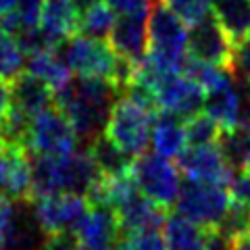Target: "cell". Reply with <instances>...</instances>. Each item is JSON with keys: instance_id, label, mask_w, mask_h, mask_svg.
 <instances>
[{"instance_id": "6da1fadb", "label": "cell", "mask_w": 250, "mask_h": 250, "mask_svg": "<svg viewBox=\"0 0 250 250\" xmlns=\"http://www.w3.org/2000/svg\"><path fill=\"white\" fill-rule=\"evenodd\" d=\"M117 94L119 90L113 83L80 75L54 92V104L69 117L77 138L90 144L103 136L111 108L117 103Z\"/></svg>"}, {"instance_id": "7a4b0ae2", "label": "cell", "mask_w": 250, "mask_h": 250, "mask_svg": "<svg viewBox=\"0 0 250 250\" xmlns=\"http://www.w3.org/2000/svg\"><path fill=\"white\" fill-rule=\"evenodd\" d=\"M100 175L103 173L90 148H82L67 156L31 154V200L50 194L85 196Z\"/></svg>"}, {"instance_id": "3957f363", "label": "cell", "mask_w": 250, "mask_h": 250, "mask_svg": "<svg viewBox=\"0 0 250 250\" xmlns=\"http://www.w3.org/2000/svg\"><path fill=\"white\" fill-rule=\"evenodd\" d=\"M152 123H154V113L148 108L131 103L125 96L117 98V103L111 108L108 115L104 136L117 144L123 152L129 156H140L150 144L152 138Z\"/></svg>"}, {"instance_id": "277c9868", "label": "cell", "mask_w": 250, "mask_h": 250, "mask_svg": "<svg viewBox=\"0 0 250 250\" xmlns=\"http://www.w3.org/2000/svg\"><path fill=\"white\" fill-rule=\"evenodd\" d=\"M131 173L136 177L138 190L159 207L169 208L177 202L182 179L177 165H173L171 159L156 152H144L134 159Z\"/></svg>"}, {"instance_id": "5b68a950", "label": "cell", "mask_w": 250, "mask_h": 250, "mask_svg": "<svg viewBox=\"0 0 250 250\" xmlns=\"http://www.w3.org/2000/svg\"><path fill=\"white\" fill-rule=\"evenodd\" d=\"M62 57L67 65L82 77H96L108 83H117L119 54L104 40H94L83 34H75L62 44ZM117 88V85H115Z\"/></svg>"}, {"instance_id": "8992f818", "label": "cell", "mask_w": 250, "mask_h": 250, "mask_svg": "<svg viewBox=\"0 0 250 250\" xmlns=\"http://www.w3.org/2000/svg\"><path fill=\"white\" fill-rule=\"evenodd\" d=\"M77 142L80 138L69 117L57 104H52L31 119L25 148L31 154L67 156L77 150Z\"/></svg>"}, {"instance_id": "52a82bcc", "label": "cell", "mask_w": 250, "mask_h": 250, "mask_svg": "<svg viewBox=\"0 0 250 250\" xmlns=\"http://www.w3.org/2000/svg\"><path fill=\"white\" fill-rule=\"evenodd\" d=\"M177 213L190 219L200 228H219L225 213L231 207L229 192L225 186L202 184V182H186L182 184V192L177 196Z\"/></svg>"}, {"instance_id": "ba28073f", "label": "cell", "mask_w": 250, "mask_h": 250, "mask_svg": "<svg viewBox=\"0 0 250 250\" xmlns=\"http://www.w3.org/2000/svg\"><path fill=\"white\" fill-rule=\"evenodd\" d=\"M148 50L175 62L184 73L188 61V29L186 23L163 4V0H152L148 13Z\"/></svg>"}, {"instance_id": "9c48e42d", "label": "cell", "mask_w": 250, "mask_h": 250, "mask_svg": "<svg viewBox=\"0 0 250 250\" xmlns=\"http://www.w3.org/2000/svg\"><path fill=\"white\" fill-rule=\"evenodd\" d=\"M188 57L231 71L233 42L215 17V13L192 25L188 31Z\"/></svg>"}, {"instance_id": "30bf717a", "label": "cell", "mask_w": 250, "mask_h": 250, "mask_svg": "<svg viewBox=\"0 0 250 250\" xmlns=\"http://www.w3.org/2000/svg\"><path fill=\"white\" fill-rule=\"evenodd\" d=\"M90 210V202L82 194H50L34 198V215L46 236L75 231Z\"/></svg>"}, {"instance_id": "8fae6325", "label": "cell", "mask_w": 250, "mask_h": 250, "mask_svg": "<svg viewBox=\"0 0 250 250\" xmlns=\"http://www.w3.org/2000/svg\"><path fill=\"white\" fill-rule=\"evenodd\" d=\"M177 169L188 182L229 186L236 169L229 167L217 144L190 146L177 156Z\"/></svg>"}, {"instance_id": "7c38bea8", "label": "cell", "mask_w": 250, "mask_h": 250, "mask_svg": "<svg viewBox=\"0 0 250 250\" xmlns=\"http://www.w3.org/2000/svg\"><path fill=\"white\" fill-rule=\"evenodd\" d=\"M0 196L13 202L31 200V154L21 144H6L0 152Z\"/></svg>"}, {"instance_id": "4fadbf2b", "label": "cell", "mask_w": 250, "mask_h": 250, "mask_svg": "<svg viewBox=\"0 0 250 250\" xmlns=\"http://www.w3.org/2000/svg\"><path fill=\"white\" fill-rule=\"evenodd\" d=\"M205 100H207L205 88L194 82L192 77H188L186 73L173 75L156 92L159 111L171 113L186 121L205 108Z\"/></svg>"}, {"instance_id": "5bb4252c", "label": "cell", "mask_w": 250, "mask_h": 250, "mask_svg": "<svg viewBox=\"0 0 250 250\" xmlns=\"http://www.w3.org/2000/svg\"><path fill=\"white\" fill-rule=\"evenodd\" d=\"M108 44L119 57L140 62L148 52V15H117Z\"/></svg>"}, {"instance_id": "9a60e30c", "label": "cell", "mask_w": 250, "mask_h": 250, "mask_svg": "<svg viewBox=\"0 0 250 250\" xmlns=\"http://www.w3.org/2000/svg\"><path fill=\"white\" fill-rule=\"evenodd\" d=\"M119 233H136V231H159L167 221V208L159 207L142 192H136L115 208Z\"/></svg>"}, {"instance_id": "2e32d148", "label": "cell", "mask_w": 250, "mask_h": 250, "mask_svg": "<svg viewBox=\"0 0 250 250\" xmlns=\"http://www.w3.org/2000/svg\"><path fill=\"white\" fill-rule=\"evenodd\" d=\"M40 29L52 48H59L75 36V31H80V13L71 0H44Z\"/></svg>"}, {"instance_id": "e0dca14e", "label": "cell", "mask_w": 250, "mask_h": 250, "mask_svg": "<svg viewBox=\"0 0 250 250\" xmlns=\"http://www.w3.org/2000/svg\"><path fill=\"white\" fill-rule=\"evenodd\" d=\"M75 236L80 244L111 250L115 240L119 238V223L113 208L108 207H90L85 217L75 228Z\"/></svg>"}, {"instance_id": "ac0fdd59", "label": "cell", "mask_w": 250, "mask_h": 250, "mask_svg": "<svg viewBox=\"0 0 250 250\" xmlns=\"http://www.w3.org/2000/svg\"><path fill=\"white\" fill-rule=\"evenodd\" d=\"M11 88H13V104L21 108L25 115H29L31 119L54 104V90L27 71L15 77L11 82Z\"/></svg>"}, {"instance_id": "d6986e66", "label": "cell", "mask_w": 250, "mask_h": 250, "mask_svg": "<svg viewBox=\"0 0 250 250\" xmlns=\"http://www.w3.org/2000/svg\"><path fill=\"white\" fill-rule=\"evenodd\" d=\"M150 146L154 148L156 154L167 156V159H177L188 148L186 123H182L179 117L171 115V113L156 111L154 123H152Z\"/></svg>"}, {"instance_id": "ffe728a7", "label": "cell", "mask_w": 250, "mask_h": 250, "mask_svg": "<svg viewBox=\"0 0 250 250\" xmlns=\"http://www.w3.org/2000/svg\"><path fill=\"white\" fill-rule=\"evenodd\" d=\"M205 113L208 117H213L221 125V129L236 127L238 123L248 121L244 115V96L238 90V83L208 92L205 100Z\"/></svg>"}, {"instance_id": "44dd1931", "label": "cell", "mask_w": 250, "mask_h": 250, "mask_svg": "<svg viewBox=\"0 0 250 250\" xmlns=\"http://www.w3.org/2000/svg\"><path fill=\"white\" fill-rule=\"evenodd\" d=\"M25 71L36 75L44 83H48L54 92H59L71 82V67L67 65V61L59 52V48L42 50L34 57H29Z\"/></svg>"}, {"instance_id": "7402d4cb", "label": "cell", "mask_w": 250, "mask_h": 250, "mask_svg": "<svg viewBox=\"0 0 250 250\" xmlns=\"http://www.w3.org/2000/svg\"><path fill=\"white\" fill-rule=\"evenodd\" d=\"M163 238L167 250H205L207 228H200L184 215H169L163 225Z\"/></svg>"}, {"instance_id": "603a6c76", "label": "cell", "mask_w": 250, "mask_h": 250, "mask_svg": "<svg viewBox=\"0 0 250 250\" xmlns=\"http://www.w3.org/2000/svg\"><path fill=\"white\" fill-rule=\"evenodd\" d=\"M213 13L233 44L250 34V0H213Z\"/></svg>"}, {"instance_id": "cb8c5ba5", "label": "cell", "mask_w": 250, "mask_h": 250, "mask_svg": "<svg viewBox=\"0 0 250 250\" xmlns=\"http://www.w3.org/2000/svg\"><path fill=\"white\" fill-rule=\"evenodd\" d=\"M217 146L231 169H250V121H242L236 127L223 129Z\"/></svg>"}, {"instance_id": "d4e9b609", "label": "cell", "mask_w": 250, "mask_h": 250, "mask_svg": "<svg viewBox=\"0 0 250 250\" xmlns=\"http://www.w3.org/2000/svg\"><path fill=\"white\" fill-rule=\"evenodd\" d=\"M90 152L96 161V165L103 175H121L131 171L134 165V156H129L127 152H123L119 146L113 144L104 134L98 136L94 142L88 144Z\"/></svg>"}, {"instance_id": "484cf974", "label": "cell", "mask_w": 250, "mask_h": 250, "mask_svg": "<svg viewBox=\"0 0 250 250\" xmlns=\"http://www.w3.org/2000/svg\"><path fill=\"white\" fill-rule=\"evenodd\" d=\"M115 21H117V13L108 4L98 2L80 15V31L83 36L94 38V40H104L111 34Z\"/></svg>"}, {"instance_id": "4316f807", "label": "cell", "mask_w": 250, "mask_h": 250, "mask_svg": "<svg viewBox=\"0 0 250 250\" xmlns=\"http://www.w3.org/2000/svg\"><path fill=\"white\" fill-rule=\"evenodd\" d=\"M221 125L207 113H198L186 121V138L188 146H210L219 142Z\"/></svg>"}, {"instance_id": "83f0119b", "label": "cell", "mask_w": 250, "mask_h": 250, "mask_svg": "<svg viewBox=\"0 0 250 250\" xmlns=\"http://www.w3.org/2000/svg\"><path fill=\"white\" fill-rule=\"evenodd\" d=\"M23 73V52L15 38L0 27V77L13 82Z\"/></svg>"}, {"instance_id": "f1b7e54d", "label": "cell", "mask_w": 250, "mask_h": 250, "mask_svg": "<svg viewBox=\"0 0 250 250\" xmlns=\"http://www.w3.org/2000/svg\"><path fill=\"white\" fill-rule=\"evenodd\" d=\"M111 250H167V244L159 231H136L119 233Z\"/></svg>"}, {"instance_id": "f546056e", "label": "cell", "mask_w": 250, "mask_h": 250, "mask_svg": "<svg viewBox=\"0 0 250 250\" xmlns=\"http://www.w3.org/2000/svg\"><path fill=\"white\" fill-rule=\"evenodd\" d=\"M163 4L192 27L210 15L208 11L213 6V0H163Z\"/></svg>"}, {"instance_id": "4dcf8cb0", "label": "cell", "mask_w": 250, "mask_h": 250, "mask_svg": "<svg viewBox=\"0 0 250 250\" xmlns=\"http://www.w3.org/2000/svg\"><path fill=\"white\" fill-rule=\"evenodd\" d=\"M217 229L221 233H225L228 238H231V240H236L240 236H244V233H248L250 231V208H244V207L233 205L231 202L229 210L225 213L223 221L219 223Z\"/></svg>"}, {"instance_id": "1f68e13d", "label": "cell", "mask_w": 250, "mask_h": 250, "mask_svg": "<svg viewBox=\"0 0 250 250\" xmlns=\"http://www.w3.org/2000/svg\"><path fill=\"white\" fill-rule=\"evenodd\" d=\"M231 71L236 75V80L250 85V38H244V40L233 44Z\"/></svg>"}, {"instance_id": "d6a6232c", "label": "cell", "mask_w": 250, "mask_h": 250, "mask_svg": "<svg viewBox=\"0 0 250 250\" xmlns=\"http://www.w3.org/2000/svg\"><path fill=\"white\" fill-rule=\"evenodd\" d=\"M229 198L233 205H240L244 208H250V169L236 171L228 186Z\"/></svg>"}, {"instance_id": "836d02e7", "label": "cell", "mask_w": 250, "mask_h": 250, "mask_svg": "<svg viewBox=\"0 0 250 250\" xmlns=\"http://www.w3.org/2000/svg\"><path fill=\"white\" fill-rule=\"evenodd\" d=\"M117 15H148L152 0H104Z\"/></svg>"}, {"instance_id": "e575fe53", "label": "cell", "mask_w": 250, "mask_h": 250, "mask_svg": "<svg viewBox=\"0 0 250 250\" xmlns=\"http://www.w3.org/2000/svg\"><path fill=\"white\" fill-rule=\"evenodd\" d=\"M77 236L75 231H62V233H52L44 240L40 250H77Z\"/></svg>"}, {"instance_id": "d590c367", "label": "cell", "mask_w": 250, "mask_h": 250, "mask_svg": "<svg viewBox=\"0 0 250 250\" xmlns=\"http://www.w3.org/2000/svg\"><path fill=\"white\" fill-rule=\"evenodd\" d=\"M13 106V88L11 82L0 77V121L4 119V115L9 113V108Z\"/></svg>"}, {"instance_id": "8d00e7d4", "label": "cell", "mask_w": 250, "mask_h": 250, "mask_svg": "<svg viewBox=\"0 0 250 250\" xmlns=\"http://www.w3.org/2000/svg\"><path fill=\"white\" fill-rule=\"evenodd\" d=\"M71 2H73V6H75V11L82 15V13H85L88 9H92L94 4H98L100 0H71Z\"/></svg>"}, {"instance_id": "74e56055", "label": "cell", "mask_w": 250, "mask_h": 250, "mask_svg": "<svg viewBox=\"0 0 250 250\" xmlns=\"http://www.w3.org/2000/svg\"><path fill=\"white\" fill-rule=\"evenodd\" d=\"M233 250H250V231L233 240Z\"/></svg>"}, {"instance_id": "f35d334b", "label": "cell", "mask_w": 250, "mask_h": 250, "mask_svg": "<svg viewBox=\"0 0 250 250\" xmlns=\"http://www.w3.org/2000/svg\"><path fill=\"white\" fill-rule=\"evenodd\" d=\"M15 4H17V0H0V17L6 15L9 11H13Z\"/></svg>"}, {"instance_id": "ab89813d", "label": "cell", "mask_w": 250, "mask_h": 250, "mask_svg": "<svg viewBox=\"0 0 250 250\" xmlns=\"http://www.w3.org/2000/svg\"><path fill=\"white\" fill-rule=\"evenodd\" d=\"M4 146H6V140H4V134H2V125H0V152L4 150Z\"/></svg>"}, {"instance_id": "60d3db41", "label": "cell", "mask_w": 250, "mask_h": 250, "mask_svg": "<svg viewBox=\"0 0 250 250\" xmlns=\"http://www.w3.org/2000/svg\"><path fill=\"white\" fill-rule=\"evenodd\" d=\"M77 250H104V248H94V246H85V244H77Z\"/></svg>"}]
</instances>
